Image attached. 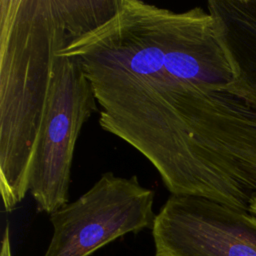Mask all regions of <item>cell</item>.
I'll list each match as a JSON object with an SVG mask.
<instances>
[{"instance_id": "3957f363", "label": "cell", "mask_w": 256, "mask_h": 256, "mask_svg": "<svg viewBox=\"0 0 256 256\" xmlns=\"http://www.w3.org/2000/svg\"><path fill=\"white\" fill-rule=\"evenodd\" d=\"M96 111L99 106L82 63L58 51L29 178L38 212L50 215L69 202L76 142Z\"/></svg>"}, {"instance_id": "52a82bcc", "label": "cell", "mask_w": 256, "mask_h": 256, "mask_svg": "<svg viewBox=\"0 0 256 256\" xmlns=\"http://www.w3.org/2000/svg\"><path fill=\"white\" fill-rule=\"evenodd\" d=\"M0 256H12L11 242H10V229H9L8 225H6V227L4 229V232H3L2 241H1Z\"/></svg>"}, {"instance_id": "7a4b0ae2", "label": "cell", "mask_w": 256, "mask_h": 256, "mask_svg": "<svg viewBox=\"0 0 256 256\" xmlns=\"http://www.w3.org/2000/svg\"><path fill=\"white\" fill-rule=\"evenodd\" d=\"M120 0H0V192L11 212L29 178L58 51Z\"/></svg>"}, {"instance_id": "8992f818", "label": "cell", "mask_w": 256, "mask_h": 256, "mask_svg": "<svg viewBox=\"0 0 256 256\" xmlns=\"http://www.w3.org/2000/svg\"><path fill=\"white\" fill-rule=\"evenodd\" d=\"M207 11L234 71L229 91L256 109V0H209Z\"/></svg>"}, {"instance_id": "ba28073f", "label": "cell", "mask_w": 256, "mask_h": 256, "mask_svg": "<svg viewBox=\"0 0 256 256\" xmlns=\"http://www.w3.org/2000/svg\"><path fill=\"white\" fill-rule=\"evenodd\" d=\"M249 214L252 217V220L254 221V223L256 224V196L253 198V200L250 203L249 206Z\"/></svg>"}, {"instance_id": "5b68a950", "label": "cell", "mask_w": 256, "mask_h": 256, "mask_svg": "<svg viewBox=\"0 0 256 256\" xmlns=\"http://www.w3.org/2000/svg\"><path fill=\"white\" fill-rule=\"evenodd\" d=\"M151 232L155 256H256L251 215L202 197L170 195Z\"/></svg>"}, {"instance_id": "6da1fadb", "label": "cell", "mask_w": 256, "mask_h": 256, "mask_svg": "<svg viewBox=\"0 0 256 256\" xmlns=\"http://www.w3.org/2000/svg\"><path fill=\"white\" fill-rule=\"evenodd\" d=\"M59 54L82 63L100 127L142 154L171 195L249 213L256 109L229 91L234 71L208 11L120 0Z\"/></svg>"}, {"instance_id": "277c9868", "label": "cell", "mask_w": 256, "mask_h": 256, "mask_svg": "<svg viewBox=\"0 0 256 256\" xmlns=\"http://www.w3.org/2000/svg\"><path fill=\"white\" fill-rule=\"evenodd\" d=\"M154 190L136 175L103 173L80 197L49 215L52 237L43 256H90L129 233L151 229Z\"/></svg>"}]
</instances>
